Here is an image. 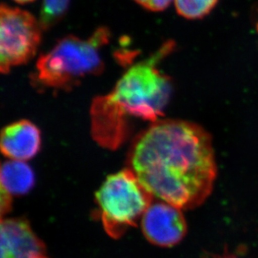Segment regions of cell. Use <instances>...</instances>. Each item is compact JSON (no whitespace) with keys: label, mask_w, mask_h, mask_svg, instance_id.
<instances>
[{"label":"cell","mask_w":258,"mask_h":258,"mask_svg":"<svg viewBox=\"0 0 258 258\" xmlns=\"http://www.w3.org/2000/svg\"><path fill=\"white\" fill-rule=\"evenodd\" d=\"M137 4H139V5L143 6L144 8L147 7V5H148L149 2H150V0H135Z\"/></svg>","instance_id":"obj_14"},{"label":"cell","mask_w":258,"mask_h":258,"mask_svg":"<svg viewBox=\"0 0 258 258\" xmlns=\"http://www.w3.org/2000/svg\"><path fill=\"white\" fill-rule=\"evenodd\" d=\"M172 46L167 43L153 56L132 66L112 92L93 100L91 135L100 146L114 151L122 146L132 133L133 118L154 123L163 116L172 87L171 80L156 68V63Z\"/></svg>","instance_id":"obj_2"},{"label":"cell","mask_w":258,"mask_h":258,"mask_svg":"<svg viewBox=\"0 0 258 258\" xmlns=\"http://www.w3.org/2000/svg\"><path fill=\"white\" fill-rule=\"evenodd\" d=\"M141 226L146 240L161 247L177 245L187 232L182 209L161 200L150 205L142 216Z\"/></svg>","instance_id":"obj_6"},{"label":"cell","mask_w":258,"mask_h":258,"mask_svg":"<svg viewBox=\"0 0 258 258\" xmlns=\"http://www.w3.org/2000/svg\"><path fill=\"white\" fill-rule=\"evenodd\" d=\"M218 0H175L178 14L188 20H198L208 15Z\"/></svg>","instance_id":"obj_10"},{"label":"cell","mask_w":258,"mask_h":258,"mask_svg":"<svg viewBox=\"0 0 258 258\" xmlns=\"http://www.w3.org/2000/svg\"><path fill=\"white\" fill-rule=\"evenodd\" d=\"M173 0H150L146 10L154 11V12H160L166 10L169 7Z\"/></svg>","instance_id":"obj_13"},{"label":"cell","mask_w":258,"mask_h":258,"mask_svg":"<svg viewBox=\"0 0 258 258\" xmlns=\"http://www.w3.org/2000/svg\"><path fill=\"white\" fill-rule=\"evenodd\" d=\"M110 32L98 28L87 39L70 35L60 39L37 61L31 81L34 85L54 90H71L88 76L104 70L100 51L109 43Z\"/></svg>","instance_id":"obj_3"},{"label":"cell","mask_w":258,"mask_h":258,"mask_svg":"<svg viewBox=\"0 0 258 258\" xmlns=\"http://www.w3.org/2000/svg\"><path fill=\"white\" fill-rule=\"evenodd\" d=\"M0 147L3 155L10 160L29 161L39 153L41 133L31 121L19 120L2 130Z\"/></svg>","instance_id":"obj_8"},{"label":"cell","mask_w":258,"mask_h":258,"mask_svg":"<svg viewBox=\"0 0 258 258\" xmlns=\"http://www.w3.org/2000/svg\"><path fill=\"white\" fill-rule=\"evenodd\" d=\"M127 164L154 198L182 210L203 204L217 175L209 133L181 119L151 123L132 142Z\"/></svg>","instance_id":"obj_1"},{"label":"cell","mask_w":258,"mask_h":258,"mask_svg":"<svg viewBox=\"0 0 258 258\" xmlns=\"http://www.w3.org/2000/svg\"><path fill=\"white\" fill-rule=\"evenodd\" d=\"M42 28L30 13L3 4L0 9V71L7 74L31 60L41 42Z\"/></svg>","instance_id":"obj_5"},{"label":"cell","mask_w":258,"mask_h":258,"mask_svg":"<svg viewBox=\"0 0 258 258\" xmlns=\"http://www.w3.org/2000/svg\"><path fill=\"white\" fill-rule=\"evenodd\" d=\"M71 0H43L39 22L44 30L53 27L66 15Z\"/></svg>","instance_id":"obj_11"},{"label":"cell","mask_w":258,"mask_h":258,"mask_svg":"<svg viewBox=\"0 0 258 258\" xmlns=\"http://www.w3.org/2000/svg\"><path fill=\"white\" fill-rule=\"evenodd\" d=\"M1 258H50L46 246L23 218H2Z\"/></svg>","instance_id":"obj_7"},{"label":"cell","mask_w":258,"mask_h":258,"mask_svg":"<svg viewBox=\"0 0 258 258\" xmlns=\"http://www.w3.org/2000/svg\"><path fill=\"white\" fill-rule=\"evenodd\" d=\"M220 258H236V257H234V256H222V257H220Z\"/></svg>","instance_id":"obj_16"},{"label":"cell","mask_w":258,"mask_h":258,"mask_svg":"<svg viewBox=\"0 0 258 258\" xmlns=\"http://www.w3.org/2000/svg\"><path fill=\"white\" fill-rule=\"evenodd\" d=\"M14 1L19 4H26V3L33 2L34 0H14Z\"/></svg>","instance_id":"obj_15"},{"label":"cell","mask_w":258,"mask_h":258,"mask_svg":"<svg viewBox=\"0 0 258 258\" xmlns=\"http://www.w3.org/2000/svg\"><path fill=\"white\" fill-rule=\"evenodd\" d=\"M1 188L11 196L24 195L34 187V173L26 161L9 160L3 163L0 172Z\"/></svg>","instance_id":"obj_9"},{"label":"cell","mask_w":258,"mask_h":258,"mask_svg":"<svg viewBox=\"0 0 258 258\" xmlns=\"http://www.w3.org/2000/svg\"><path fill=\"white\" fill-rule=\"evenodd\" d=\"M0 206H1V214L2 217L4 215L7 214L11 209V205H12V197L10 193H8L4 189H0Z\"/></svg>","instance_id":"obj_12"},{"label":"cell","mask_w":258,"mask_h":258,"mask_svg":"<svg viewBox=\"0 0 258 258\" xmlns=\"http://www.w3.org/2000/svg\"><path fill=\"white\" fill-rule=\"evenodd\" d=\"M153 198L128 167L109 175L95 193L106 233L112 238H120L130 227L137 226Z\"/></svg>","instance_id":"obj_4"}]
</instances>
